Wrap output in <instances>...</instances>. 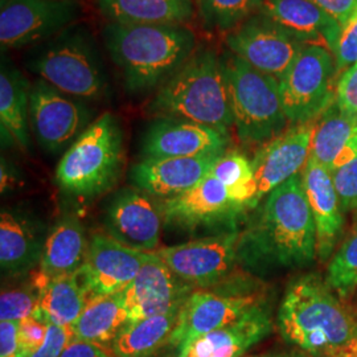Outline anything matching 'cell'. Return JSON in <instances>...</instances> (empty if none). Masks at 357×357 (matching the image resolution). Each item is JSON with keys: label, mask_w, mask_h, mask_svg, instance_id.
I'll list each match as a JSON object with an SVG mask.
<instances>
[{"label": "cell", "mask_w": 357, "mask_h": 357, "mask_svg": "<svg viewBox=\"0 0 357 357\" xmlns=\"http://www.w3.org/2000/svg\"><path fill=\"white\" fill-rule=\"evenodd\" d=\"M70 340V328L48 323V331L44 343L29 357H60Z\"/></svg>", "instance_id": "cell-40"}, {"label": "cell", "mask_w": 357, "mask_h": 357, "mask_svg": "<svg viewBox=\"0 0 357 357\" xmlns=\"http://www.w3.org/2000/svg\"><path fill=\"white\" fill-rule=\"evenodd\" d=\"M327 283L343 299L357 287V229L335 253L327 271Z\"/></svg>", "instance_id": "cell-34"}, {"label": "cell", "mask_w": 357, "mask_h": 357, "mask_svg": "<svg viewBox=\"0 0 357 357\" xmlns=\"http://www.w3.org/2000/svg\"><path fill=\"white\" fill-rule=\"evenodd\" d=\"M303 187L317 228V250L320 261H327L339 241L343 225V208L335 190L331 172L312 159L302 171Z\"/></svg>", "instance_id": "cell-23"}, {"label": "cell", "mask_w": 357, "mask_h": 357, "mask_svg": "<svg viewBox=\"0 0 357 357\" xmlns=\"http://www.w3.org/2000/svg\"><path fill=\"white\" fill-rule=\"evenodd\" d=\"M184 302L162 314L126 324L110 345L114 356L153 357L163 345L168 344Z\"/></svg>", "instance_id": "cell-28"}, {"label": "cell", "mask_w": 357, "mask_h": 357, "mask_svg": "<svg viewBox=\"0 0 357 357\" xmlns=\"http://www.w3.org/2000/svg\"><path fill=\"white\" fill-rule=\"evenodd\" d=\"M128 323L123 294L97 296L88 302L85 310L70 327L72 339L91 344L112 345L116 335Z\"/></svg>", "instance_id": "cell-29"}, {"label": "cell", "mask_w": 357, "mask_h": 357, "mask_svg": "<svg viewBox=\"0 0 357 357\" xmlns=\"http://www.w3.org/2000/svg\"><path fill=\"white\" fill-rule=\"evenodd\" d=\"M192 291L193 287L181 281L153 253L137 278L122 291L128 308V323L162 314L184 302Z\"/></svg>", "instance_id": "cell-19"}, {"label": "cell", "mask_w": 357, "mask_h": 357, "mask_svg": "<svg viewBox=\"0 0 357 357\" xmlns=\"http://www.w3.org/2000/svg\"><path fill=\"white\" fill-rule=\"evenodd\" d=\"M326 13L333 17L340 26L354 16L357 11V0H311Z\"/></svg>", "instance_id": "cell-41"}, {"label": "cell", "mask_w": 357, "mask_h": 357, "mask_svg": "<svg viewBox=\"0 0 357 357\" xmlns=\"http://www.w3.org/2000/svg\"><path fill=\"white\" fill-rule=\"evenodd\" d=\"M222 153L193 158H144L131 168L132 184L162 199L175 197L197 185Z\"/></svg>", "instance_id": "cell-20"}, {"label": "cell", "mask_w": 357, "mask_h": 357, "mask_svg": "<svg viewBox=\"0 0 357 357\" xmlns=\"http://www.w3.org/2000/svg\"><path fill=\"white\" fill-rule=\"evenodd\" d=\"M82 11L79 0H6L0 13L1 47H35L76 24Z\"/></svg>", "instance_id": "cell-10"}, {"label": "cell", "mask_w": 357, "mask_h": 357, "mask_svg": "<svg viewBox=\"0 0 357 357\" xmlns=\"http://www.w3.org/2000/svg\"><path fill=\"white\" fill-rule=\"evenodd\" d=\"M335 60L337 75L340 76L357 63V11L342 28Z\"/></svg>", "instance_id": "cell-37"}, {"label": "cell", "mask_w": 357, "mask_h": 357, "mask_svg": "<svg viewBox=\"0 0 357 357\" xmlns=\"http://www.w3.org/2000/svg\"><path fill=\"white\" fill-rule=\"evenodd\" d=\"M335 102L340 110L357 118V63L337 78Z\"/></svg>", "instance_id": "cell-39"}, {"label": "cell", "mask_w": 357, "mask_h": 357, "mask_svg": "<svg viewBox=\"0 0 357 357\" xmlns=\"http://www.w3.org/2000/svg\"><path fill=\"white\" fill-rule=\"evenodd\" d=\"M29 115L38 143L50 153L63 150L89 119L84 105L43 79L32 85Z\"/></svg>", "instance_id": "cell-14"}, {"label": "cell", "mask_w": 357, "mask_h": 357, "mask_svg": "<svg viewBox=\"0 0 357 357\" xmlns=\"http://www.w3.org/2000/svg\"><path fill=\"white\" fill-rule=\"evenodd\" d=\"M88 246L81 221L73 215L61 217L45 238L36 287L40 289L53 278L77 273L84 265Z\"/></svg>", "instance_id": "cell-25"}, {"label": "cell", "mask_w": 357, "mask_h": 357, "mask_svg": "<svg viewBox=\"0 0 357 357\" xmlns=\"http://www.w3.org/2000/svg\"><path fill=\"white\" fill-rule=\"evenodd\" d=\"M48 331V323L38 319L36 317H29L19 321V344L20 357H29L40 345L44 343Z\"/></svg>", "instance_id": "cell-38"}, {"label": "cell", "mask_w": 357, "mask_h": 357, "mask_svg": "<svg viewBox=\"0 0 357 357\" xmlns=\"http://www.w3.org/2000/svg\"><path fill=\"white\" fill-rule=\"evenodd\" d=\"M163 222L160 203H155L149 193L138 188L115 193L105 217V227L110 237L131 249L147 253L158 250Z\"/></svg>", "instance_id": "cell-15"}, {"label": "cell", "mask_w": 357, "mask_h": 357, "mask_svg": "<svg viewBox=\"0 0 357 357\" xmlns=\"http://www.w3.org/2000/svg\"><path fill=\"white\" fill-rule=\"evenodd\" d=\"M60 357H110L100 345L91 344L81 340H70L65 347Z\"/></svg>", "instance_id": "cell-43"}, {"label": "cell", "mask_w": 357, "mask_h": 357, "mask_svg": "<svg viewBox=\"0 0 357 357\" xmlns=\"http://www.w3.org/2000/svg\"><path fill=\"white\" fill-rule=\"evenodd\" d=\"M221 60L238 138L245 144L264 146L280 137L290 125L283 109L280 81L258 72L233 53Z\"/></svg>", "instance_id": "cell-7"}, {"label": "cell", "mask_w": 357, "mask_h": 357, "mask_svg": "<svg viewBox=\"0 0 357 357\" xmlns=\"http://www.w3.org/2000/svg\"><path fill=\"white\" fill-rule=\"evenodd\" d=\"M24 64L40 79L72 97L100 100L107 91L100 48L89 28L77 23L32 47Z\"/></svg>", "instance_id": "cell-5"}, {"label": "cell", "mask_w": 357, "mask_h": 357, "mask_svg": "<svg viewBox=\"0 0 357 357\" xmlns=\"http://www.w3.org/2000/svg\"><path fill=\"white\" fill-rule=\"evenodd\" d=\"M123 166V132L116 118L105 113L79 134L56 169L65 192L91 199L113 188Z\"/></svg>", "instance_id": "cell-6"}, {"label": "cell", "mask_w": 357, "mask_h": 357, "mask_svg": "<svg viewBox=\"0 0 357 357\" xmlns=\"http://www.w3.org/2000/svg\"><path fill=\"white\" fill-rule=\"evenodd\" d=\"M262 303L259 295L245 291H192L181 307L168 344L180 349L193 340L241 319Z\"/></svg>", "instance_id": "cell-12"}, {"label": "cell", "mask_w": 357, "mask_h": 357, "mask_svg": "<svg viewBox=\"0 0 357 357\" xmlns=\"http://www.w3.org/2000/svg\"><path fill=\"white\" fill-rule=\"evenodd\" d=\"M315 121L294 125L275 139L261 146L252 160L257 187L252 208L259 204L270 192L305 169Z\"/></svg>", "instance_id": "cell-16"}, {"label": "cell", "mask_w": 357, "mask_h": 357, "mask_svg": "<svg viewBox=\"0 0 357 357\" xmlns=\"http://www.w3.org/2000/svg\"><path fill=\"white\" fill-rule=\"evenodd\" d=\"M38 225L11 209L0 215V265L7 274H24L40 264L43 249Z\"/></svg>", "instance_id": "cell-26"}, {"label": "cell", "mask_w": 357, "mask_h": 357, "mask_svg": "<svg viewBox=\"0 0 357 357\" xmlns=\"http://www.w3.org/2000/svg\"><path fill=\"white\" fill-rule=\"evenodd\" d=\"M336 60L324 47L305 44L280 81L282 102L289 123L318 119L335 101Z\"/></svg>", "instance_id": "cell-8"}, {"label": "cell", "mask_w": 357, "mask_h": 357, "mask_svg": "<svg viewBox=\"0 0 357 357\" xmlns=\"http://www.w3.org/2000/svg\"><path fill=\"white\" fill-rule=\"evenodd\" d=\"M241 234L237 230L175 246L159 248L158 255L181 281L208 289L228 281L240 257Z\"/></svg>", "instance_id": "cell-9"}, {"label": "cell", "mask_w": 357, "mask_h": 357, "mask_svg": "<svg viewBox=\"0 0 357 357\" xmlns=\"http://www.w3.org/2000/svg\"><path fill=\"white\" fill-rule=\"evenodd\" d=\"M103 40L130 93L163 85L191 59L196 47L195 33L178 24L109 23Z\"/></svg>", "instance_id": "cell-3"}, {"label": "cell", "mask_w": 357, "mask_h": 357, "mask_svg": "<svg viewBox=\"0 0 357 357\" xmlns=\"http://www.w3.org/2000/svg\"><path fill=\"white\" fill-rule=\"evenodd\" d=\"M335 190L344 212L357 209V156L331 172Z\"/></svg>", "instance_id": "cell-36"}, {"label": "cell", "mask_w": 357, "mask_h": 357, "mask_svg": "<svg viewBox=\"0 0 357 357\" xmlns=\"http://www.w3.org/2000/svg\"><path fill=\"white\" fill-rule=\"evenodd\" d=\"M89 302L77 273L53 278L40 287L36 317L45 323L70 328Z\"/></svg>", "instance_id": "cell-31"}, {"label": "cell", "mask_w": 357, "mask_h": 357, "mask_svg": "<svg viewBox=\"0 0 357 357\" xmlns=\"http://www.w3.org/2000/svg\"><path fill=\"white\" fill-rule=\"evenodd\" d=\"M243 357H310L303 351H278V352H266L261 355H252V356Z\"/></svg>", "instance_id": "cell-44"}, {"label": "cell", "mask_w": 357, "mask_h": 357, "mask_svg": "<svg viewBox=\"0 0 357 357\" xmlns=\"http://www.w3.org/2000/svg\"><path fill=\"white\" fill-rule=\"evenodd\" d=\"M225 44L230 53L278 81L305 47V43L294 38L262 13L252 15L228 32Z\"/></svg>", "instance_id": "cell-11"}, {"label": "cell", "mask_w": 357, "mask_h": 357, "mask_svg": "<svg viewBox=\"0 0 357 357\" xmlns=\"http://www.w3.org/2000/svg\"><path fill=\"white\" fill-rule=\"evenodd\" d=\"M259 13H265L299 41L324 47L335 56L343 26L314 1L262 0Z\"/></svg>", "instance_id": "cell-22"}, {"label": "cell", "mask_w": 357, "mask_h": 357, "mask_svg": "<svg viewBox=\"0 0 357 357\" xmlns=\"http://www.w3.org/2000/svg\"><path fill=\"white\" fill-rule=\"evenodd\" d=\"M332 357H357V339L343 347L337 354H335Z\"/></svg>", "instance_id": "cell-45"}, {"label": "cell", "mask_w": 357, "mask_h": 357, "mask_svg": "<svg viewBox=\"0 0 357 357\" xmlns=\"http://www.w3.org/2000/svg\"><path fill=\"white\" fill-rule=\"evenodd\" d=\"M0 357H20L19 323L0 321Z\"/></svg>", "instance_id": "cell-42"}, {"label": "cell", "mask_w": 357, "mask_h": 357, "mask_svg": "<svg viewBox=\"0 0 357 357\" xmlns=\"http://www.w3.org/2000/svg\"><path fill=\"white\" fill-rule=\"evenodd\" d=\"M109 23L184 26L193 17V0H97Z\"/></svg>", "instance_id": "cell-27"}, {"label": "cell", "mask_w": 357, "mask_h": 357, "mask_svg": "<svg viewBox=\"0 0 357 357\" xmlns=\"http://www.w3.org/2000/svg\"><path fill=\"white\" fill-rule=\"evenodd\" d=\"M317 255V228L301 172L265 197L241 234L240 257L250 266L302 268Z\"/></svg>", "instance_id": "cell-1"}, {"label": "cell", "mask_w": 357, "mask_h": 357, "mask_svg": "<svg viewBox=\"0 0 357 357\" xmlns=\"http://www.w3.org/2000/svg\"><path fill=\"white\" fill-rule=\"evenodd\" d=\"M38 287H23L3 290L0 296L1 321H22L36 314L38 306Z\"/></svg>", "instance_id": "cell-35"}, {"label": "cell", "mask_w": 357, "mask_h": 357, "mask_svg": "<svg viewBox=\"0 0 357 357\" xmlns=\"http://www.w3.org/2000/svg\"><path fill=\"white\" fill-rule=\"evenodd\" d=\"M262 0H197L199 15L205 28L230 32L248 17L259 13Z\"/></svg>", "instance_id": "cell-33"}, {"label": "cell", "mask_w": 357, "mask_h": 357, "mask_svg": "<svg viewBox=\"0 0 357 357\" xmlns=\"http://www.w3.org/2000/svg\"><path fill=\"white\" fill-rule=\"evenodd\" d=\"M165 222L183 229H197L231 222L245 208L234 203L224 184L211 174L191 190L160 203Z\"/></svg>", "instance_id": "cell-18"}, {"label": "cell", "mask_w": 357, "mask_h": 357, "mask_svg": "<svg viewBox=\"0 0 357 357\" xmlns=\"http://www.w3.org/2000/svg\"><path fill=\"white\" fill-rule=\"evenodd\" d=\"M357 156V118L333 102L315 121L310 158L330 172Z\"/></svg>", "instance_id": "cell-24"}, {"label": "cell", "mask_w": 357, "mask_h": 357, "mask_svg": "<svg viewBox=\"0 0 357 357\" xmlns=\"http://www.w3.org/2000/svg\"><path fill=\"white\" fill-rule=\"evenodd\" d=\"M229 134L187 119L162 116L146 131L144 158H193L228 151Z\"/></svg>", "instance_id": "cell-17"}, {"label": "cell", "mask_w": 357, "mask_h": 357, "mask_svg": "<svg viewBox=\"0 0 357 357\" xmlns=\"http://www.w3.org/2000/svg\"><path fill=\"white\" fill-rule=\"evenodd\" d=\"M271 331L270 311L261 303L241 319L180 348L176 357H243Z\"/></svg>", "instance_id": "cell-21"}, {"label": "cell", "mask_w": 357, "mask_h": 357, "mask_svg": "<svg viewBox=\"0 0 357 357\" xmlns=\"http://www.w3.org/2000/svg\"><path fill=\"white\" fill-rule=\"evenodd\" d=\"M318 274L294 280L283 295L278 328L289 344L311 357H332L357 339L355 317Z\"/></svg>", "instance_id": "cell-2"}, {"label": "cell", "mask_w": 357, "mask_h": 357, "mask_svg": "<svg viewBox=\"0 0 357 357\" xmlns=\"http://www.w3.org/2000/svg\"><path fill=\"white\" fill-rule=\"evenodd\" d=\"M153 253L131 249L106 234L90 238L78 275L90 299L122 293L137 278Z\"/></svg>", "instance_id": "cell-13"}, {"label": "cell", "mask_w": 357, "mask_h": 357, "mask_svg": "<svg viewBox=\"0 0 357 357\" xmlns=\"http://www.w3.org/2000/svg\"><path fill=\"white\" fill-rule=\"evenodd\" d=\"M150 107L162 116L187 119L229 134L234 115L222 60L211 50L193 53L160 86Z\"/></svg>", "instance_id": "cell-4"}, {"label": "cell", "mask_w": 357, "mask_h": 357, "mask_svg": "<svg viewBox=\"0 0 357 357\" xmlns=\"http://www.w3.org/2000/svg\"><path fill=\"white\" fill-rule=\"evenodd\" d=\"M211 175L221 181L230 199L243 208H252L255 197V169L252 162L241 153L225 151L217 159Z\"/></svg>", "instance_id": "cell-32"}, {"label": "cell", "mask_w": 357, "mask_h": 357, "mask_svg": "<svg viewBox=\"0 0 357 357\" xmlns=\"http://www.w3.org/2000/svg\"><path fill=\"white\" fill-rule=\"evenodd\" d=\"M32 86L10 61L3 59L0 72V125L1 134L22 149H29L28 121Z\"/></svg>", "instance_id": "cell-30"}]
</instances>
